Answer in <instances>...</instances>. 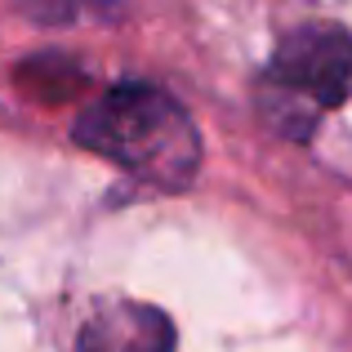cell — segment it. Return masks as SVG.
I'll return each instance as SVG.
<instances>
[{"label":"cell","mask_w":352,"mask_h":352,"mask_svg":"<svg viewBox=\"0 0 352 352\" xmlns=\"http://www.w3.org/2000/svg\"><path fill=\"white\" fill-rule=\"evenodd\" d=\"M352 94V36L339 23H303L281 36L258 80V112L285 138H312L321 116Z\"/></svg>","instance_id":"7a4b0ae2"},{"label":"cell","mask_w":352,"mask_h":352,"mask_svg":"<svg viewBox=\"0 0 352 352\" xmlns=\"http://www.w3.org/2000/svg\"><path fill=\"white\" fill-rule=\"evenodd\" d=\"M80 352H174V326L152 303L116 299L85 321Z\"/></svg>","instance_id":"3957f363"},{"label":"cell","mask_w":352,"mask_h":352,"mask_svg":"<svg viewBox=\"0 0 352 352\" xmlns=\"http://www.w3.org/2000/svg\"><path fill=\"white\" fill-rule=\"evenodd\" d=\"M72 134L152 188H188L201 170V138L192 116L152 85L107 89L76 116Z\"/></svg>","instance_id":"6da1fadb"},{"label":"cell","mask_w":352,"mask_h":352,"mask_svg":"<svg viewBox=\"0 0 352 352\" xmlns=\"http://www.w3.org/2000/svg\"><path fill=\"white\" fill-rule=\"evenodd\" d=\"M27 9H32L36 18H50V23H58V18L72 14V0H23Z\"/></svg>","instance_id":"277c9868"}]
</instances>
